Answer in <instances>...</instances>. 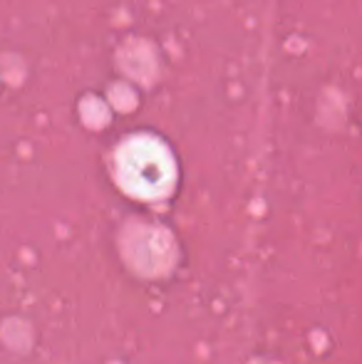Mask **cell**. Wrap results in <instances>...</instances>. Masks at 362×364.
I'll return each instance as SVG.
<instances>
[{"label":"cell","mask_w":362,"mask_h":364,"mask_svg":"<svg viewBox=\"0 0 362 364\" xmlns=\"http://www.w3.org/2000/svg\"><path fill=\"white\" fill-rule=\"evenodd\" d=\"M117 178L129 196L156 201L174 186V159L154 136H132L117 151Z\"/></svg>","instance_id":"obj_1"}]
</instances>
